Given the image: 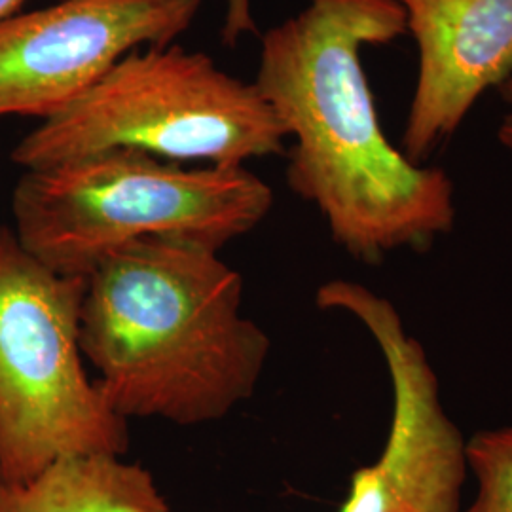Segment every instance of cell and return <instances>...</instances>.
<instances>
[{"mask_svg": "<svg viewBox=\"0 0 512 512\" xmlns=\"http://www.w3.org/2000/svg\"><path fill=\"white\" fill-rule=\"evenodd\" d=\"M408 33L399 0H310L262 38L256 90L294 145L287 181L349 255L421 251L456 222V190L385 137L361 52Z\"/></svg>", "mask_w": 512, "mask_h": 512, "instance_id": "cell-1", "label": "cell"}, {"mask_svg": "<svg viewBox=\"0 0 512 512\" xmlns=\"http://www.w3.org/2000/svg\"><path fill=\"white\" fill-rule=\"evenodd\" d=\"M241 306L243 277L217 249L139 239L86 275L80 348L118 416L198 427L249 401L270 357Z\"/></svg>", "mask_w": 512, "mask_h": 512, "instance_id": "cell-2", "label": "cell"}, {"mask_svg": "<svg viewBox=\"0 0 512 512\" xmlns=\"http://www.w3.org/2000/svg\"><path fill=\"white\" fill-rule=\"evenodd\" d=\"M272 205V188L245 165L184 167L129 148L25 169L12 198L21 247L71 277L139 239L220 251L255 230Z\"/></svg>", "mask_w": 512, "mask_h": 512, "instance_id": "cell-3", "label": "cell"}, {"mask_svg": "<svg viewBox=\"0 0 512 512\" xmlns=\"http://www.w3.org/2000/svg\"><path fill=\"white\" fill-rule=\"evenodd\" d=\"M287 131L256 90L179 46L122 57L67 109L42 120L12 152L40 169L112 148L169 162L234 167L283 154Z\"/></svg>", "mask_w": 512, "mask_h": 512, "instance_id": "cell-4", "label": "cell"}, {"mask_svg": "<svg viewBox=\"0 0 512 512\" xmlns=\"http://www.w3.org/2000/svg\"><path fill=\"white\" fill-rule=\"evenodd\" d=\"M86 277L50 270L0 226V482L23 484L57 459L124 456L129 425L84 368Z\"/></svg>", "mask_w": 512, "mask_h": 512, "instance_id": "cell-5", "label": "cell"}, {"mask_svg": "<svg viewBox=\"0 0 512 512\" xmlns=\"http://www.w3.org/2000/svg\"><path fill=\"white\" fill-rule=\"evenodd\" d=\"M321 310L346 311L374 338L393 385V420L384 452L351 476L340 512H461L465 444L446 414L440 384L397 308L361 283L332 279L315 294Z\"/></svg>", "mask_w": 512, "mask_h": 512, "instance_id": "cell-6", "label": "cell"}, {"mask_svg": "<svg viewBox=\"0 0 512 512\" xmlns=\"http://www.w3.org/2000/svg\"><path fill=\"white\" fill-rule=\"evenodd\" d=\"M202 0H59L0 23V116L67 109L126 55L169 46Z\"/></svg>", "mask_w": 512, "mask_h": 512, "instance_id": "cell-7", "label": "cell"}, {"mask_svg": "<svg viewBox=\"0 0 512 512\" xmlns=\"http://www.w3.org/2000/svg\"><path fill=\"white\" fill-rule=\"evenodd\" d=\"M418 46V80L401 150L423 164L478 97L512 76V0H401Z\"/></svg>", "mask_w": 512, "mask_h": 512, "instance_id": "cell-8", "label": "cell"}, {"mask_svg": "<svg viewBox=\"0 0 512 512\" xmlns=\"http://www.w3.org/2000/svg\"><path fill=\"white\" fill-rule=\"evenodd\" d=\"M0 512H171L150 471L120 456H69L23 484L0 482Z\"/></svg>", "mask_w": 512, "mask_h": 512, "instance_id": "cell-9", "label": "cell"}, {"mask_svg": "<svg viewBox=\"0 0 512 512\" xmlns=\"http://www.w3.org/2000/svg\"><path fill=\"white\" fill-rule=\"evenodd\" d=\"M465 458L476 495L461 512H512V425L475 433L465 444Z\"/></svg>", "mask_w": 512, "mask_h": 512, "instance_id": "cell-10", "label": "cell"}, {"mask_svg": "<svg viewBox=\"0 0 512 512\" xmlns=\"http://www.w3.org/2000/svg\"><path fill=\"white\" fill-rule=\"evenodd\" d=\"M247 33H256L251 0H226V18L222 38L226 46H236L239 38Z\"/></svg>", "mask_w": 512, "mask_h": 512, "instance_id": "cell-11", "label": "cell"}, {"mask_svg": "<svg viewBox=\"0 0 512 512\" xmlns=\"http://www.w3.org/2000/svg\"><path fill=\"white\" fill-rule=\"evenodd\" d=\"M497 139L503 147L509 148L512 152V112L503 118L501 126L497 129Z\"/></svg>", "mask_w": 512, "mask_h": 512, "instance_id": "cell-12", "label": "cell"}, {"mask_svg": "<svg viewBox=\"0 0 512 512\" xmlns=\"http://www.w3.org/2000/svg\"><path fill=\"white\" fill-rule=\"evenodd\" d=\"M23 2L25 0H0V23L16 16V12Z\"/></svg>", "mask_w": 512, "mask_h": 512, "instance_id": "cell-13", "label": "cell"}, {"mask_svg": "<svg viewBox=\"0 0 512 512\" xmlns=\"http://www.w3.org/2000/svg\"><path fill=\"white\" fill-rule=\"evenodd\" d=\"M501 90V97H503V101L507 103V105H511L512 107V76L499 88Z\"/></svg>", "mask_w": 512, "mask_h": 512, "instance_id": "cell-14", "label": "cell"}, {"mask_svg": "<svg viewBox=\"0 0 512 512\" xmlns=\"http://www.w3.org/2000/svg\"><path fill=\"white\" fill-rule=\"evenodd\" d=\"M399 2H401V0H399Z\"/></svg>", "mask_w": 512, "mask_h": 512, "instance_id": "cell-15", "label": "cell"}]
</instances>
